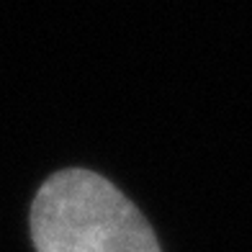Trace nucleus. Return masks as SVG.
I'll return each instance as SVG.
<instances>
[{
	"mask_svg": "<svg viewBox=\"0 0 252 252\" xmlns=\"http://www.w3.org/2000/svg\"><path fill=\"white\" fill-rule=\"evenodd\" d=\"M36 252H162L139 209L83 167L54 173L31 209Z\"/></svg>",
	"mask_w": 252,
	"mask_h": 252,
	"instance_id": "1",
	"label": "nucleus"
}]
</instances>
